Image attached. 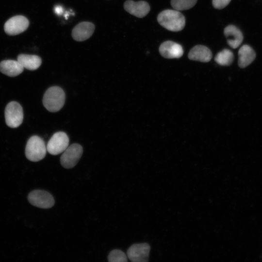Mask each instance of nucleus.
<instances>
[{"instance_id": "nucleus-12", "label": "nucleus", "mask_w": 262, "mask_h": 262, "mask_svg": "<svg viewBox=\"0 0 262 262\" xmlns=\"http://www.w3.org/2000/svg\"><path fill=\"white\" fill-rule=\"evenodd\" d=\"M95 28V25L91 22L87 21L80 22L72 30V38L77 41L86 40L93 34Z\"/></svg>"}, {"instance_id": "nucleus-8", "label": "nucleus", "mask_w": 262, "mask_h": 262, "mask_svg": "<svg viewBox=\"0 0 262 262\" xmlns=\"http://www.w3.org/2000/svg\"><path fill=\"white\" fill-rule=\"evenodd\" d=\"M28 19L23 16H16L9 19L5 23V32L10 35H15L26 30L29 26Z\"/></svg>"}, {"instance_id": "nucleus-2", "label": "nucleus", "mask_w": 262, "mask_h": 262, "mask_svg": "<svg viewBox=\"0 0 262 262\" xmlns=\"http://www.w3.org/2000/svg\"><path fill=\"white\" fill-rule=\"evenodd\" d=\"M65 98V93L61 87L52 86L49 88L45 93L43 103L49 111L56 112L63 107Z\"/></svg>"}, {"instance_id": "nucleus-11", "label": "nucleus", "mask_w": 262, "mask_h": 262, "mask_svg": "<svg viewBox=\"0 0 262 262\" xmlns=\"http://www.w3.org/2000/svg\"><path fill=\"white\" fill-rule=\"evenodd\" d=\"M159 50L163 57L167 59L179 58L183 54L181 46L171 41H166L162 43Z\"/></svg>"}, {"instance_id": "nucleus-7", "label": "nucleus", "mask_w": 262, "mask_h": 262, "mask_svg": "<svg viewBox=\"0 0 262 262\" xmlns=\"http://www.w3.org/2000/svg\"><path fill=\"white\" fill-rule=\"evenodd\" d=\"M30 203L37 207L43 209H49L54 204V199L49 192L41 190L32 191L28 196Z\"/></svg>"}, {"instance_id": "nucleus-9", "label": "nucleus", "mask_w": 262, "mask_h": 262, "mask_svg": "<svg viewBox=\"0 0 262 262\" xmlns=\"http://www.w3.org/2000/svg\"><path fill=\"white\" fill-rule=\"evenodd\" d=\"M150 249V246L147 243L135 244L128 249L127 256L131 262H147Z\"/></svg>"}, {"instance_id": "nucleus-19", "label": "nucleus", "mask_w": 262, "mask_h": 262, "mask_svg": "<svg viewBox=\"0 0 262 262\" xmlns=\"http://www.w3.org/2000/svg\"><path fill=\"white\" fill-rule=\"evenodd\" d=\"M197 0H171V5L176 10L182 11L192 8Z\"/></svg>"}, {"instance_id": "nucleus-21", "label": "nucleus", "mask_w": 262, "mask_h": 262, "mask_svg": "<svg viewBox=\"0 0 262 262\" xmlns=\"http://www.w3.org/2000/svg\"><path fill=\"white\" fill-rule=\"evenodd\" d=\"M231 0H213V6L217 9H221L227 6Z\"/></svg>"}, {"instance_id": "nucleus-18", "label": "nucleus", "mask_w": 262, "mask_h": 262, "mask_svg": "<svg viewBox=\"0 0 262 262\" xmlns=\"http://www.w3.org/2000/svg\"><path fill=\"white\" fill-rule=\"evenodd\" d=\"M214 60L220 65L229 66L233 61V54L230 50L224 49L216 54Z\"/></svg>"}, {"instance_id": "nucleus-5", "label": "nucleus", "mask_w": 262, "mask_h": 262, "mask_svg": "<svg viewBox=\"0 0 262 262\" xmlns=\"http://www.w3.org/2000/svg\"><path fill=\"white\" fill-rule=\"evenodd\" d=\"M82 152V147L78 144L75 143L68 146L61 157V165L67 169L74 167L81 158Z\"/></svg>"}, {"instance_id": "nucleus-15", "label": "nucleus", "mask_w": 262, "mask_h": 262, "mask_svg": "<svg viewBox=\"0 0 262 262\" xmlns=\"http://www.w3.org/2000/svg\"><path fill=\"white\" fill-rule=\"evenodd\" d=\"M189 59L202 62H208L212 58V53L207 47L203 45H196L189 51Z\"/></svg>"}, {"instance_id": "nucleus-17", "label": "nucleus", "mask_w": 262, "mask_h": 262, "mask_svg": "<svg viewBox=\"0 0 262 262\" xmlns=\"http://www.w3.org/2000/svg\"><path fill=\"white\" fill-rule=\"evenodd\" d=\"M17 60L24 68L30 70L37 69L42 63L41 58L35 55L21 54L18 56Z\"/></svg>"}, {"instance_id": "nucleus-1", "label": "nucleus", "mask_w": 262, "mask_h": 262, "mask_svg": "<svg viewBox=\"0 0 262 262\" xmlns=\"http://www.w3.org/2000/svg\"><path fill=\"white\" fill-rule=\"evenodd\" d=\"M157 20L162 26L173 32L182 30L185 25L184 16L176 10L167 9L163 11L158 15Z\"/></svg>"}, {"instance_id": "nucleus-4", "label": "nucleus", "mask_w": 262, "mask_h": 262, "mask_svg": "<svg viewBox=\"0 0 262 262\" xmlns=\"http://www.w3.org/2000/svg\"><path fill=\"white\" fill-rule=\"evenodd\" d=\"M4 114L6 123L10 128H17L23 121V109L17 102H9L5 107Z\"/></svg>"}, {"instance_id": "nucleus-16", "label": "nucleus", "mask_w": 262, "mask_h": 262, "mask_svg": "<svg viewBox=\"0 0 262 262\" xmlns=\"http://www.w3.org/2000/svg\"><path fill=\"white\" fill-rule=\"evenodd\" d=\"M238 66L241 68H245L249 65L255 59L256 53L249 46H242L238 51Z\"/></svg>"}, {"instance_id": "nucleus-20", "label": "nucleus", "mask_w": 262, "mask_h": 262, "mask_svg": "<svg viewBox=\"0 0 262 262\" xmlns=\"http://www.w3.org/2000/svg\"><path fill=\"white\" fill-rule=\"evenodd\" d=\"M108 260L110 262H126L128 261L125 254L118 249H114L111 251L108 256Z\"/></svg>"}, {"instance_id": "nucleus-13", "label": "nucleus", "mask_w": 262, "mask_h": 262, "mask_svg": "<svg viewBox=\"0 0 262 262\" xmlns=\"http://www.w3.org/2000/svg\"><path fill=\"white\" fill-rule=\"evenodd\" d=\"M228 45L233 49L237 48L242 43L243 35L241 31L236 26L230 25L224 31Z\"/></svg>"}, {"instance_id": "nucleus-22", "label": "nucleus", "mask_w": 262, "mask_h": 262, "mask_svg": "<svg viewBox=\"0 0 262 262\" xmlns=\"http://www.w3.org/2000/svg\"><path fill=\"white\" fill-rule=\"evenodd\" d=\"M54 11L57 15H61L63 12V8L60 5H57L54 7Z\"/></svg>"}, {"instance_id": "nucleus-10", "label": "nucleus", "mask_w": 262, "mask_h": 262, "mask_svg": "<svg viewBox=\"0 0 262 262\" xmlns=\"http://www.w3.org/2000/svg\"><path fill=\"white\" fill-rule=\"evenodd\" d=\"M124 8L130 14L140 18L145 16L150 11L148 3L143 0L134 1L127 0L124 4Z\"/></svg>"}, {"instance_id": "nucleus-3", "label": "nucleus", "mask_w": 262, "mask_h": 262, "mask_svg": "<svg viewBox=\"0 0 262 262\" xmlns=\"http://www.w3.org/2000/svg\"><path fill=\"white\" fill-rule=\"evenodd\" d=\"M46 152V146L41 137L34 135L29 138L25 148V155L29 160L39 161L45 157Z\"/></svg>"}, {"instance_id": "nucleus-6", "label": "nucleus", "mask_w": 262, "mask_h": 262, "mask_svg": "<svg viewBox=\"0 0 262 262\" xmlns=\"http://www.w3.org/2000/svg\"><path fill=\"white\" fill-rule=\"evenodd\" d=\"M69 138L63 131H58L52 136L47 145V150L53 155L63 153L68 147Z\"/></svg>"}, {"instance_id": "nucleus-14", "label": "nucleus", "mask_w": 262, "mask_h": 262, "mask_svg": "<svg viewBox=\"0 0 262 262\" xmlns=\"http://www.w3.org/2000/svg\"><path fill=\"white\" fill-rule=\"evenodd\" d=\"M24 68L17 60H5L0 63V71L9 77H16L21 74Z\"/></svg>"}]
</instances>
